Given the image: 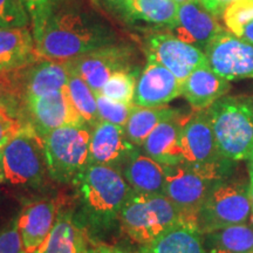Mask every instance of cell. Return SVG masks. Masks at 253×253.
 Wrapping results in <instances>:
<instances>
[{
	"label": "cell",
	"instance_id": "26",
	"mask_svg": "<svg viewBox=\"0 0 253 253\" xmlns=\"http://www.w3.org/2000/svg\"><path fill=\"white\" fill-rule=\"evenodd\" d=\"M181 112L178 109L168 106L156 107V108L134 106L125 126L126 138L134 147L140 148L161 122L175 118Z\"/></svg>",
	"mask_w": 253,
	"mask_h": 253
},
{
	"label": "cell",
	"instance_id": "25",
	"mask_svg": "<svg viewBox=\"0 0 253 253\" xmlns=\"http://www.w3.org/2000/svg\"><path fill=\"white\" fill-rule=\"evenodd\" d=\"M141 253H207L203 235L196 227L179 224L149 244L141 246Z\"/></svg>",
	"mask_w": 253,
	"mask_h": 253
},
{
	"label": "cell",
	"instance_id": "4",
	"mask_svg": "<svg viewBox=\"0 0 253 253\" xmlns=\"http://www.w3.org/2000/svg\"><path fill=\"white\" fill-rule=\"evenodd\" d=\"M122 229L141 246L149 244L167 231L183 223L181 213L166 195L132 191L119 217Z\"/></svg>",
	"mask_w": 253,
	"mask_h": 253
},
{
	"label": "cell",
	"instance_id": "5",
	"mask_svg": "<svg viewBox=\"0 0 253 253\" xmlns=\"http://www.w3.org/2000/svg\"><path fill=\"white\" fill-rule=\"evenodd\" d=\"M252 213L249 183L223 178L214 183L197 216L202 235L248 223Z\"/></svg>",
	"mask_w": 253,
	"mask_h": 253
},
{
	"label": "cell",
	"instance_id": "30",
	"mask_svg": "<svg viewBox=\"0 0 253 253\" xmlns=\"http://www.w3.org/2000/svg\"><path fill=\"white\" fill-rule=\"evenodd\" d=\"M136 79H137V74L135 71L116 73L104 84L100 94L119 102L134 103Z\"/></svg>",
	"mask_w": 253,
	"mask_h": 253
},
{
	"label": "cell",
	"instance_id": "39",
	"mask_svg": "<svg viewBox=\"0 0 253 253\" xmlns=\"http://www.w3.org/2000/svg\"><path fill=\"white\" fill-rule=\"evenodd\" d=\"M84 253H116V249L107 248V246H100V248L87 249Z\"/></svg>",
	"mask_w": 253,
	"mask_h": 253
},
{
	"label": "cell",
	"instance_id": "28",
	"mask_svg": "<svg viewBox=\"0 0 253 253\" xmlns=\"http://www.w3.org/2000/svg\"><path fill=\"white\" fill-rule=\"evenodd\" d=\"M67 90L72 102L74 103L75 108L84 119V123L93 129L97 123L101 122L97 112L96 94L88 86L87 82L72 69H69Z\"/></svg>",
	"mask_w": 253,
	"mask_h": 253
},
{
	"label": "cell",
	"instance_id": "19",
	"mask_svg": "<svg viewBox=\"0 0 253 253\" xmlns=\"http://www.w3.org/2000/svg\"><path fill=\"white\" fill-rule=\"evenodd\" d=\"M188 118L181 113L161 122L142 145L144 153L163 166L182 164V130Z\"/></svg>",
	"mask_w": 253,
	"mask_h": 253
},
{
	"label": "cell",
	"instance_id": "8",
	"mask_svg": "<svg viewBox=\"0 0 253 253\" xmlns=\"http://www.w3.org/2000/svg\"><path fill=\"white\" fill-rule=\"evenodd\" d=\"M1 163L4 179L7 184H38L48 173L43 138L27 125L2 149Z\"/></svg>",
	"mask_w": 253,
	"mask_h": 253
},
{
	"label": "cell",
	"instance_id": "15",
	"mask_svg": "<svg viewBox=\"0 0 253 253\" xmlns=\"http://www.w3.org/2000/svg\"><path fill=\"white\" fill-rule=\"evenodd\" d=\"M182 95V82L169 69L148 60L145 67L137 75L134 104L145 108L167 106Z\"/></svg>",
	"mask_w": 253,
	"mask_h": 253
},
{
	"label": "cell",
	"instance_id": "41",
	"mask_svg": "<svg viewBox=\"0 0 253 253\" xmlns=\"http://www.w3.org/2000/svg\"><path fill=\"white\" fill-rule=\"evenodd\" d=\"M5 183L4 171H2V163H1V153H0V185Z\"/></svg>",
	"mask_w": 253,
	"mask_h": 253
},
{
	"label": "cell",
	"instance_id": "46",
	"mask_svg": "<svg viewBox=\"0 0 253 253\" xmlns=\"http://www.w3.org/2000/svg\"><path fill=\"white\" fill-rule=\"evenodd\" d=\"M246 1H249V2H250V4H251V5L253 6V0H246Z\"/></svg>",
	"mask_w": 253,
	"mask_h": 253
},
{
	"label": "cell",
	"instance_id": "43",
	"mask_svg": "<svg viewBox=\"0 0 253 253\" xmlns=\"http://www.w3.org/2000/svg\"><path fill=\"white\" fill-rule=\"evenodd\" d=\"M173 1L176 2L177 5H183V4H186V2H189V1H192V0H173Z\"/></svg>",
	"mask_w": 253,
	"mask_h": 253
},
{
	"label": "cell",
	"instance_id": "13",
	"mask_svg": "<svg viewBox=\"0 0 253 253\" xmlns=\"http://www.w3.org/2000/svg\"><path fill=\"white\" fill-rule=\"evenodd\" d=\"M21 112L26 114L27 125L42 138L61 126L86 125L72 102L67 88L25 103Z\"/></svg>",
	"mask_w": 253,
	"mask_h": 253
},
{
	"label": "cell",
	"instance_id": "29",
	"mask_svg": "<svg viewBox=\"0 0 253 253\" xmlns=\"http://www.w3.org/2000/svg\"><path fill=\"white\" fill-rule=\"evenodd\" d=\"M224 25L236 37L253 45V6L246 0H236L224 11Z\"/></svg>",
	"mask_w": 253,
	"mask_h": 253
},
{
	"label": "cell",
	"instance_id": "23",
	"mask_svg": "<svg viewBox=\"0 0 253 253\" xmlns=\"http://www.w3.org/2000/svg\"><path fill=\"white\" fill-rule=\"evenodd\" d=\"M87 249L84 229L69 211L60 210L48 237L34 253H84Z\"/></svg>",
	"mask_w": 253,
	"mask_h": 253
},
{
	"label": "cell",
	"instance_id": "36",
	"mask_svg": "<svg viewBox=\"0 0 253 253\" xmlns=\"http://www.w3.org/2000/svg\"><path fill=\"white\" fill-rule=\"evenodd\" d=\"M0 253H26L19 233L17 218L0 231Z\"/></svg>",
	"mask_w": 253,
	"mask_h": 253
},
{
	"label": "cell",
	"instance_id": "18",
	"mask_svg": "<svg viewBox=\"0 0 253 253\" xmlns=\"http://www.w3.org/2000/svg\"><path fill=\"white\" fill-rule=\"evenodd\" d=\"M60 212L56 199L34 202L25 207L17 218L19 233L26 253H34L42 245Z\"/></svg>",
	"mask_w": 253,
	"mask_h": 253
},
{
	"label": "cell",
	"instance_id": "34",
	"mask_svg": "<svg viewBox=\"0 0 253 253\" xmlns=\"http://www.w3.org/2000/svg\"><path fill=\"white\" fill-rule=\"evenodd\" d=\"M26 126L27 123L13 110L4 107L0 108V153Z\"/></svg>",
	"mask_w": 253,
	"mask_h": 253
},
{
	"label": "cell",
	"instance_id": "11",
	"mask_svg": "<svg viewBox=\"0 0 253 253\" xmlns=\"http://www.w3.org/2000/svg\"><path fill=\"white\" fill-rule=\"evenodd\" d=\"M207 63L227 81L253 79V45L223 30L204 50Z\"/></svg>",
	"mask_w": 253,
	"mask_h": 253
},
{
	"label": "cell",
	"instance_id": "45",
	"mask_svg": "<svg viewBox=\"0 0 253 253\" xmlns=\"http://www.w3.org/2000/svg\"><path fill=\"white\" fill-rule=\"evenodd\" d=\"M249 223H251L253 225V213H251V216H250V218H249Z\"/></svg>",
	"mask_w": 253,
	"mask_h": 253
},
{
	"label": "cell",
	"instance_id": "17",
	"mask_svg": "<svg viewBox=\"0 0 253 253\" xmlns=\"http://www.w3.org/2000/svg\"><path fill=\"white\" fill-rule=\"evenodd\" d=\"M126 138L123 126L101 121L91 129L89 164L109 166L122 169L135 149Z\"/></svg>",
	"mask_w": 253,
	"mask_h": 253
},
{
	"label": "cell",
	"instance_id": "3",
	"mask_svg": "<svg viewBox=\"0 0 253 253\" xmlns=\"http://www.w3.org/2000/svg\"><path fill=\"white\" fill-rule=\"evenodd\" d=\"M218 149L225 160H246L253 147V100L223 96L207 109Z\"/></svg>",
	"mask_w": 253,
	"mask_h": 253
},
{
	"label": "cell",
	"instance_id": "2",
	"mask_svg": "<svg viewBox=\"0 0 253 253\" xmlns=\"http://www.w3.org/2000/svg\"><path fill=\"white\" fill-rule=\"evenodd\" d=\"M82 212L91 225L108 227L119 220L131 192L120 169L89 164L75 179Z\"/></svg>",
	"mask_w": 253,
	"mask_h": 253
},
{
	"label": "cell",
	"instance_id": "38",
	"mask_svg": "<svg viewBox=\"0 0 253 253\" xmlns=\"http://www.w3.org/2000/svg\"><path fill=\"white\" fill-rule=\"evenodd\" d=\"M246 162H248V171H249L250 184H253V147H252L251 151H250L248 158H246Z\"/></svg>",
	"mask_w": 253,
	"mask_h": 253
},
{
	"label": "cell",
	"instance_id": "20",
	"mask_svg": "<svg viewBox=\"0 0 253 253\" xmlns=\"http://www.w3.org/2000/svg\"><path fill=\"white\" fill-rule=\"evenodd\" d=\"M230 88V81L216 74L205 62L183 82L182 96L188 101L194 112H202L225 96Z\"/></svg>",
	"mask_w": 253,
	"mask_h": 253
},
{
	"label": "cell",
	"instance_id": "10",
	"mask_svg": "<svg viewBox=\"0 0 253 253\" xmlns=\"http://www.w3.org/2000/svg\"><path fill=\"white\" fill-rule=\"evenodd\" d=\"M134 49L129 45L113 43L90 50L65 61L68 68L81 77L94 93L99 95L109 78L122 71H132Z\"/></svg>",
	"mask_w": 253,
	"mask_h": 253
},
{
	"label": "cell",
	"instance_id": "1",
	"mask_svg": "<svg viewBox=\"0 0 253 253\" xmlns=\"http://www.w3.org/2000/svg\"><path fill=\"white\" fill-rule=\"evenodd\" d=\"M119 42L118 36L96 15L74 6H61L50 15L37 47L45 59L68 61Z\"/></svg>",
	"mask_w": 253,
	"mask_h": 253
},
{
	"label": "cell",
	"instance_id": "21",
	"mask_svg": "<svg viewBox=\"0 0 253 253\" xmlns=\"http://www.w3.org/2000/svg\"><path fill=\"white\" fill-rule=\"evenodd\" d=\"M121 171L132 191L144 195H164L166 166L135 148Z\"/></svg>",
	"mask_w": 253,
	"mask_h": 253
},
{
	"label": "cell",
	"instance_id": "33",
	"mask_svg": "<svg viewBox=\"0 0 253 253\" xmlns=\"http://www.w3.org/2000/svg\"><path fill=\"white\" fill-rule=\"evenodd\" d=\"M30 23L20 0H0V28L27 27Z\"/></svg>",
	"mask_w": 253,
	"mask_h": 253
},
{
	"label": "cell",
	"instance_id": "47",
	"mask_svg": "<svg viewBox=\"0 0 253 253\" xmlns=\"http://www.w3.org/2000/svg\"><path fill=\"white\" fill-rule=\"evenodd\" d=\"M252 253H253V252H252Z\"/></svg>",
	"mask_w": 253,
	"mask_h": 253
},
{
	"label": "cell",
	"instance_id": "22",
	"mask_svg": "<svg viewBox=\"0 0 253 253\" xmlns=\"http://www.w3.org/2000/svg\"><path fill=\"white\" fill-rule=\"evenodd\" d=\"M42 59L28 27L0 28V72H13Z\"/></svg>",
	"mask_w": 253,
	"mask_h": 253
},
{
	"label": "cell",
	"instance_id": "31",
	"mask_svg": "<svg viewBox=\"0 0 253 253\" xmlns=\"http://www.w3.org/2000/svg\"><path fill=\"white\" fill-rule=\"evenodd\" d=\"M26 9L32 25L34 39H39L50 15L59 7L61 0H20Z\"/></svg>",
	"mask_w": 253,
	"mask_h": 253
},
{
	"label": "cell",
	"instance_id": "9",
	"mask_svg": "<svg viewBox=\"0 0 253 253\" xmlns=\"http://www.w3.org/2000/svg\"><path fill=\"white\" fill-rule=\"evenodd\" d=\"M183 164L199 170L226 173L230 161L221 156L207 110L189 115L182 130Z\"/></svg>",
	"mask_w": 253,
	"mask_h": 253
},
{
	"label": "cell",
	"instance_id": "14",
	"mask_svg": "<svg viewBox=\"0 0 253 253\" xmlns=\"http://www.w3.org/2000/svg\"><path fill=\"white\" fill-rule=\"evenodd\" d=\"M21 109L25 103L42 95L67 88L69 69L67 63L58 60L40 59L13 71Z\"/></svg>",
	"mask_w": 253,
	"mask_h": 253
},
{
	"label": "cell",
	"instance_id": "32",
	"mask_svg": "<svg viewBox=\"0 0 253 253\" xmlns=\"http://www.w3.org/2000/svg\"><path fill=\"white\" fill-rule=\"evenodd\" d=\"M96 102L101 121L113 123L123 128L135 106L134 103H125L112 100L102 94L96 95Z\"/></svg>",
	"mask_w": 253,
	"mask_h": 253
},
{
	"label": "cell",
	"instance_id": "12",
	"mask_svg": "<svg viewBox=\"0 0 253 253\" xmlns=\"http://www.w3.org/2000/svg\"><path fill=\"white\" fill-rule=\"evenodd\" d=\"M144 47L148 60L169 69L182 84L195 69L207 62L203 50L179 40L170 32L149 34Z\"/></svg>",
	"mask_w": 253,
	"mask_h": 253
},
{
	"label": "cell",
	"instance_id": "7",
	"mask_svg": "<svg viewBox=\"0 0 253 253\" xmlns=\"http://www.w3.org/2000/svg\"><path fill=\"white\" fill-rule=\"evenodd\" d=\"M225 177L226 173L199 170L183 163L166 166L164 195L179 211L184 225L197 229V216L205 198L214 183Z\"/></svg>",
	"mask_w": 253,
	"mask_h": 253
},
{
	"label": "cell",
	"instance_id": "6",
	"mask_svg": "<svg viewBox=\"0 0 253 253\" xmlns=\"http://www.w3.org/2000/svg\"><path fill=\"white\" fill-rule=\"evenodd\" d=\"M91 128L87 125L66 126L43 137L50 178L71 183L89 166Z\"/></svg>",
	"mask_w": 253,
	"mask_h": 253
},
{
	"label": "cell",
	"instance_id": "44",
	"mask_svg": "<svg viewBox=\"0 0 253 253\" xmlns=\"http://www.w3.org/2000/svg\"><path fill=\"white\" fill-rule=\"evenodd\" d=\"M116 253H141V252H125V251H121V250L116 249Z\"/></svg>",
	"mask_w": 253,
	"mask_h": 253
},
{
	"label": "cell",
	"instance_id": "40",
	"mask_svg": "<svg viewBox=\"0 0 253 253\" xmlns=\"http://www.w3.org/2000/svg\"><path fill=\"white\" fill-rule=\"evenodd\" d=\"M104 1H106L109 6H112V7L118 9L126 0H104Z\"/></svg>",
	"mask_w": 253,
	"mask_h": 253
},
{
	"label": "cell",
	"instance_id": "16",
	"mask_svg": "<svg viewBox=\"0 0 253 253\" xmlns=\"http://www.w3.org/2000/svg\"><path fill=\"white\" fill-rule=\"evenodd\" d=\"M223 30L218 18L204 7L201 0H192L178 6L176 24L169 32L179 40L204 52L213 38Z\"/></svg>",
	"mask_w": 253,
	"mask_h": 253
},
{
	"label": "cell",
	"instance_id": "35",
	"mask_svg": "<svg viewBox=\"0 0 253 253\" xmlns=\"http://www.w3.org/2000/svg\"><path fill=\"white\" fill-rule=\"evenodd\" d=\"M2 107L13 110L18 115L21 113L20 97L12 72H0V108Z\"/></svg>",
	"mask_w": 253,
	"mask_h": 253
},
{
	"label": "cell",
	"instance_id": "37",
	"mask_svg": "<svg viewBox=\"0 0 253 253\" xmlns=\"http://www.w3.org/2000/svg\"><path fill=\"white\" fill-rule=\"evenodd\" d=\"M233 1L236 0H201L204 7L218 19L221 18L225 8Z\"/></svg>",
	"mask_w": 253,
	"mask_h": 253
},
{
	"label": "cell",
	"instance_id": "42",
	"mask_svg": "<svg viewBox=\"0 0 253 253\" xmlns=\"http://www.w3.org/2000/svg\"><path fill=\"white\" fill-rule=\"evenodd\" d=\"M249 196H250V202H251L252 213H253V184H250V183H249Z\"/></svg>",
	"mask_w": 253,
	"mask_h": 253
},
{
	"label": "cell",
	"instance_id": "27",
	"mask_svg": "<svg viewBox=\"0 0 253 253\" xmlns=\"http://www.w3.org/2000/svg\"><path fill=\"white\" fill-rule=\"evenodd\" d=\"M203 242L207 253H252L253 225L248 221L207 233Z\"/></svg>",
	"mask_w": 253,
	"mask_h": 253
},
{
	"label": "cell",
	"instance_id": "24",
	"mask_svg": "<svg viewBox=\"0 0 253 253\" xmlns=\"http://www.w3.org/2000/svg\"><path fill=\"white\" fill-rule=\"evenodd\" d=\"M118 11L126 21L170 30L176 24L178 5L173 0H126Z\"/></svg>",
	"mask_w": 253,
	"mask_h": 253
}]
</instances>
